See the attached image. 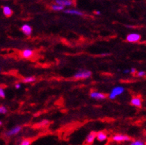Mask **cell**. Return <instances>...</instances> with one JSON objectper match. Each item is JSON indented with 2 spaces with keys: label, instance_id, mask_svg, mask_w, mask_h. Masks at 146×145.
<instances>
[{
  "label": "cell",
  "instance_id": "cb8c5ba5",
  "mask_svg": "<svg viewBox=\"0 0 146 145\" xmlns=\"http://www.w3.org/2000/svg\"><path fill=\"white\" fill-rule=\"evenodd\" d=\"M136 72L137 70L135 68H131V70H130V73H135Z\"/></svg>",
  "mask_w": 146,
  "mask_h": 145
},
{
  "label": "cell",
  "instance_id": "ac0fdd59",
  "mask_svg": "<svg viewBox=\"0 0 146 145\" xmlns=\"http://www.w3.org/2000/svg\"><path fill=\"white\" fill-rule=\"evenodd\" d=\"M131 145H145V143L143 141L140 140H135L131 143Z\"/></svg>",
  "mask_w": 146,
  "mask_h": 145
},
{
  "label": "cell",
  "instance_id": "3957f363",
  "mask_svg": "<svg viewBox=\"0 0 146 145\" xmlns=\"http://www.w3.org/2000/svg\"><path fill=\"white\" fill-rule=\"evenodd\" d=\"M21 129H22L21 126H15V127L12 128H10L8 131H7L6 133H5V136H6L7 137H11V136H15L19 134L21 132Z\"/></svg>",
  "mask_w": 146,
  "mask_h": 145
},
{
  "label": "cell",
  "instance_id": "d4e9b609",
  "mask_svg": "<svg viewBox=\"0 0 146 145\" xmlns=\"http://www.w3.org/2000/svg\"><path fill=\"white\" fill-rule=\"evenodd\" d=\"M123 73H125V74L130 73V70H129V69H125V70H124Z\"/></svg>",
  "mask_w": 146,
  "mask_h": 145
},
{
  "label": "cell",
  "instance_id": "6da1fadb",
  "mask_svg": "<svg viewBox=\"0 0 146 145\" xmlns=\"http://www.w3.org/2000/svg\"><path fill=\"white\" fill-rule=\"evenodd\" d=\"M92 75V72L88 70H82L78 71L75 75H74V78L75 79H87L89 78Z\"/></svg>",
  "mask_w": 146,
  "mask_h": 145
},
{
  "label": "cell",
  "instance_id": "7402d4cb",
  "mask_svg": "<svg viewBox=\"0 0 146 145\" xmlns=\"http://www.w3.org/2000/svg\"><path fill=\"white\" fill-rule=\"evenodd\" d=\"M49 123V121H47V120H44L41 123V125L42 126H45V125H47Z\"/></svg>",
  "mask_w": 146,
  "mask_h": 145
},
{
  "label": "cell",
  "instance_id": "9c48e42d",
  "mask_svg": "<svg viewBox=\"0 0 146 145\" xmlns=\"http://www.w3.org/2000/svg\"><path fill=\"white\" fill-rule=\"evenodd\" d=\"M21 31L26 36H30L32 33V28L31 26L28 25V24H24L21 26Z\"/></svg>",
  "mask_w": 146,
  "mask_h": 145
},
{
  "label": "cell",
  "instance_id": "30bf717a",
  "mask_svg": "<svg viewBox=\"0 0 146 145\" xmlns=\"http://www.w3.org/2000/svg\"><path fill=\"white\" fill-rule=\"evenodd\" d=\"M96 132H95V131H92V132H90V134H88V135L87 136V138H86V143L87 144H92L93 143L94 141H95V139H96Z\"/></svg>",
  "mask_w": 146,
  "mask_h": 145
},
{
  "label": "cell",
  "instance_id": "603a6c76",
  "mask_svg": "<svg viewBox=\"0 0 146 145\" xmlns=\"http://www.w3.org/2000/svg\"><path fill=\"white\" fill-rule=\"evenodd\" d=\"M21 86L20 83H16V84L15 85V88L16 89H21Z\"/></svg>",
  "mask_w": 146,
  "mask_h": 145
},
{
  "label": "cell",
  "instance_id": "2e32d148",
  "mask_svg": "<svg viewBox=\"0 0 146 145\" xmlns=\"http://www.w3.org/2000/svg\"><path fill=\"white\" fill-rule=\"evenodd\" d=\"M36 81V78L34 76H29V77H26L23 80V83H33Z\"/></svg>",
  "mask_w": 146,
  "mask_h": 145
},
{
  "label": "cell",
  "instance_id": "9a60e30c",
  "mask_svg": "<svg viewBox=\"0 0 146 145\" xmlns=\"http://www.w3.org/2000/svg\"><path fill=\"white\" fill-rule=\"evenodd\" d=\"M51 9L53 10V11H63V10H65V7H63V6L61 5H58V4H53L51 6Z\"/></svg>",
  "mask_w": 146,
  "mask_h": 145
},
{
  "label": "cell",
  "instance_id": "5bb4252c",
  "mask_svg": "<svg viewBox=\"0 0 146 145\" xmlns=\"http://www.w3.org/2000/svg\"><path fill=\"white\" fill-rule=\"evenodd\" d=\"M2 11L6 17H10L13 15V10L9 6H4L2 7Z\"/></svg>",
  "mask_w": 146,
  "mask_h": 145
},
{
  "label": "cell",
  "instance_id": "ba28073f",
  "mask_svg": "<svg viewBox=\"0 0 146 145\" xmlns=\"http://www.w3.org/2000/svg\"><path fill=\"white\" fill-rule=\"evenodd\" d=\"M96 139L98 142H103L107 140L108 135L104 131H99L96 134Z\"/></svg>",
  "mask_w": 146,
  "mask_h": 145
},
{
  "label": "cell",
  "instance_id": "e0dca14e",
  "mask_svg": "<svg viewBox=\"0 0 146 145\" xmlns=\"http://www.w3.org/2000/svg\"><path fill=\"white\" fill-rule=\"evenodd\" d=\"M7 108L5 105L0 106V114H6L7 113Z\"/></svg>",
  "mask_w": 146,
  "mask_h": 145
},
{
  "label": "cell",
  "instance_id": "83f0119b",
  "mask_svg": "<svg viewBox=\"0 0 146 145\" xmlns=\"http://www.w3.org/2000/svg\"><path fill=\"white\" fill-rule=\"evenodd\" d=\"M2 71V68H0V72Z\"/></svg>",
  "mask_w": 146,
  "mask_h": 145
},
{
  "label": "cell",
  "instance_id": "ffe728a7",
  "mask_svg": "<svg viewBox=\"0 0 146 145\" xmlns=\"http://www.w3.org/2000/svg\"><path fill=\"white\" fill-rule=\"evenodd\" d=\"M5 96H6V94H5V90H4L3 88L0 87V98L4 99L5 97Z\"/></svg>",
  "mask_w": 146,
  "mask_h": 145
},
{
  "label": "cell",
  "instance_id": "484cf974",
  "mask_svg": "<svg viewBox=\"0 0 146 145\" xmlns=\"http://www.w3.org/2000/svg\"><path fill=\"white\" fill-rule=\"evenodd\" d=\"M95 13L96 15H100V13H100V11H95Z\"/></svg>",
  "mask_w": 146,
  "mask_h": 145
},
{
  "label": "cell",
  "instance_id": "d6986e66",
  "mask_svg": "<svg viewBox=\"0 0 146 145\" xmlns=\"http://www.w3.org/2000/svg\"><path fill=\"white\" fill-rule=\"evenodd\" d=\"M31 142L29 139H23L21 142L20 145H31Z\"/></svg>",
  "mask_w": 146,
  "mask_h": 145
},
{
  "label": "cell",
  "instance_id": "8fae6325",
  "mask_svg": "<svg viewBox=\"0 0 146 145\" xmlns=\"http://www.w3.org/2000/svg\"><path fill=\"white\" fill-rule=\"evenodd\" d=\"M64 12L66 14L73 15H84V13H82V11H80V10H76V9H68V10H64Z\"/></svg>",
  "mask_w": 146,
  "mask_h": 145
},
{
  "label": "cell",
  "instance_id": "4316f807",
  "mask_svg": "<svg viewBox=\"0 0 146 145\" xmlns=\"http://www.w3.org/2000/svg\"><path fill=\"white\" fill-rule=\"evenodd\" d=\"M2 122L1 121H0V126H2Z\"/></svg>",
  "mask_w": 146,
  "mask_h": 145
},
{
  "label": "cell",
  "instance_id": "44dd1931",
  "mask_svg": "<svg viewBox=\"0 0 146 145\" xmlns=\"http://www.w3.org/2000/svg\"><path fill=\"white\" fill-rule=\"evenodd\" d=\"M145 75V71H139L137 73L138 77H143Z\"/></svg>",
  "mask_w": 146,
  "mask_h": 145
},
{
  "label": "cell",
  "instance_id": "7a4b0ae2",
  "mask_svg": "<svg viewBox=\"0 0 146 145\" xmlns=\"http://www.w3.org/2000/svg\"><path fill=\"white\" fill-rule=\"evenodd\" d=\"M124 88L122 86H116L111 90V93H110L108 97L111 99H114L117 97L118 96L121 95L124 93Z\"/></svg>",
  "mask_w": 146,
  "mask_h": 145
},
{
  "label": "cell",
  "instance_id": "7c38bea8",
  "mask_svg": "<svg viewBox=\"0 0 146 145\" xmlns=\"http://www.w3.org/2000/svg\"><path fill=\"white\" fill-rule=\"evenodd\" d=\"M130 102H131L132 105L135 106V107H140L142 106V99L140 97H137L132 98Z\"/></svg>",
  "mask_w": 146,
  "mask_h": 145
},
{
  "label": "cell",
  "instance_id": "5b68a950",
  "mask_svg": "<svg viewBox=\"0 0 146 145\" xmlns=\"http://www.w3.org/2000/svg\"><path fill=\"white\" fill-rule=\"evenodd\" d=\"M141 38V36L140 34H136V33H133V34H130L127 35V41L130 42V43H135V42H139Z\"/></svg>",
  "mask_w": 146,
  "mask_h": 145
},
{
  "label": "cell",
  "instance_id": "52a82bcc",
  "mask_svg": "<svg viewBox=\"0 0 146 145\" xmlns=\"http://www.w3.org/2000/svg\"><path fill=\"white\" fill-rule=\"evenodd\" d=\"M90 97L95 99H104L106 98V95L103 93L98 92V91H92L90 94Z\"/></svg>",
  "mask_w": 146,
  "mask_h": 145
},
{
  "label": "cell",
  "instance_id": "277c9868",
  "mask_svg": "<svg viewBox=\"0 0 146 145\" xmlns=\"http://www.w3.org/2000/svg\"><path fill=\"white\" fill-rule=\"evenodd\" d=\"M113 141L116 142H129L131 140V138L127 135L124 134H116L114 135L112 137Z\"/></svg>",
  "mask_w": 146,
  "mask_h": 145
},
{
  "label": "cell",
  "instance_id": "8992f818",
  "mask_svg": "<svg viewBox=\"0 0 146 145\" xmlns=\"http://www.w3.org/2000/svg\"><path fill=\"white\" fill-rule=\"evenodd\" d=\"M74 3V0H55V4H58V5H61L63 7L73 6Z\"/></svg>",
  "mask_w": 146,
  "mask_h": 145
},
{
  "label": "cell",
  "instance_id": "4fadbf2b",
  "mask_svg": "<svg viewBox=\"0 0 146 145\" xmlns=\"http://www.w3.org/2000/svg\"><path fill=\"white\" fill-rule=\"evenodd\" d=\"M21 54H22V57L23 58H30L34 54V52L31 49H26L21 52Z\"/></svg>",
  "mask_w": 146,
  "mask_h": 145
}]
</instances>
